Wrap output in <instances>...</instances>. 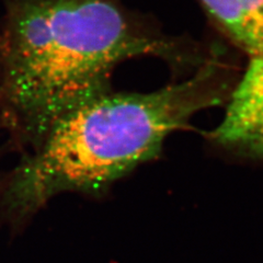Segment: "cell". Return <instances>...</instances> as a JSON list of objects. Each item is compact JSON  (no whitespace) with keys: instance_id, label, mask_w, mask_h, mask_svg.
<instances>
[{"instance_id":"6da1fadb","label":"cell","mask_w":263,"mask_h":263,"mask_svg":"<svg viewBox=\"0 0 263 263\" xmlns=\"http://www.w3.org/2000/svg\"><path fill=\"white\" fill-rule=\"evenodd\" d=\"M0 128L29 152L66 114L109 92L114 69L137 57L192 75L215 47L163 33L123 0H4Z\"/></svg>"},{"instance_id":"7a4b0ae2","label":"cell","mask_w":263,"mask_h":263,"mask_svg":"<svg viewBox=\"0 0 263 263\" xmlns=\"http://www.w3.org/2000/svg\"><path fill=\"white\" fill-rule=\"evenodd\" d=\"M218 47L190 78L153 92L110 90L66 114L0 179V216L24 225L61 193L103 194L157 159L167 137L193 115L225 105L239 78Z\"/></svg>"},{"instance_id":"277c9868","label":"cell","mask_w":263,"mask_h":263,"mask_svg":"<svg viewBox=\"0 0 263 263\" xmlns=\"http://www.w3.org/2000/svg\"><path fill=\"white\" fill-rule=\"evenodd\" d=\"M209 20L251 59L263 60V0H199Z\"/></svg>"},{"instance_id":"3957f363","label":"cell","mask_w":263,"mask_h":263,"mask_svg":"<svg viewBox=\"0 0 263 263\" xmlns=\"http://www.w3.org/2000/svg\"><path fill=\"white\" fill-rule=\"evenodd\" d=\"M225 105L219 125L203 133L206 142L227 157L263 162V60H249Z\"/></svg>"}]
</instances>
